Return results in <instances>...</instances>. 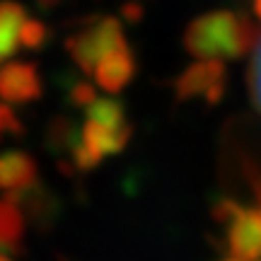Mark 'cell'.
Here are the masks:
<instances>
[{"label": "cell", "instance_id": "7", "mask_svg": "<svg viewBox=\"0 0 261 261\" xmlns=\"http://www.w3.org/2000/svg\"><path fill=\"white\" fill-rule=\"evenodd\" d=\"M130 126L123 123V126H104V123H97V121H85V126L80 128V140L83 145L94 158L102 162L104 158L109 155H119L126 150L130 140Z\"/></svg>", "mask_w": 261, "mask_h": 261}, {"label": "cell", "instance_id": "3", "mask_svg": "<svg viewBox=\"0 0 261 261\" xmlns=\"http://www.w3.org/2000/svg\"><path fill=\"white\" fill-rule=\"evenodd\" d=\"M121 46H128V44H126V37H123L121 22L116 17L94 19L65 41V48H68L70 58L85 75H92L94 65L99 63L107 54H112L114 48Z\"/></svg>", "mask_w": 261, "mask_h": 261}, {"label": "cell", "instance_id": "13", "mask_svg": "<svg viewBox=\"0 0 261 261\" xmlns=\"http://www.w3.org/2000/svg\"><path fill=\"white\" fill-rule=\"evenodd\" d=\"M249 94H252L254 107L261 112V39L254 48V58L249 65Z\"/></svg>", "mask_w": 261, "mask_h": 261}, {"label": "cell", "instance_id": "12", "mask_svg": "<svg viewBox=\"0 0 261 261\" xmlns=\"http://www.w3.org/2000/svg\"><path fill=\"white\" fill-rule=\"evenodd\" d=\"M46 39H48V27L41 19L27 17L22 22V27H19V46L37 51V48H41L46 44Z\"/></svg>", "mask_w": 261, "mask_h": 261}, {"label": "cell", "instance_id": "19", "mask_svg": "<svg viewBox=\"0 0 261 261\" xmlns=\"http://www.w3.org/2000/svg\"><path fill=\"white\" fill-rule=\"evenodd\" d=\"M0 261H10L8 256H5V254H0Z\"/></svg>", "mask_w": 261, "mask_h": 261}, {"label": "cell", "instance_id": "8", "mask_svg": "<svg viewBox=\"0 0 261 261\" xmlns=\"http://www.w3.org/2000/svg\"><path fill=\"white\" fill-rule=\"evenodd\" d=\"M39 181V167L34 158L22 150L0 152V191L15 194L34 187Z\"/></svg>", "mask_w": 261, "mask_h": 261}, {"label": "cell", "instance_id": "18", "mask_svg": "<svg viewBox=\"0 0 261 261\" xmlns=\"http://www.w3.org/2000/svg\"><path fill=\"white\" fill-rule=\"evenodd\" d=\"M39 5L41 8H54V5H58V0H39Z\"/></svg>", "mask_w": 261, "mask_h": 261}, {"label": "cell", "instance_id": "15", "mask_svg": "<svg viewBox=\"0 0 261 261\" xmlns=\"http://www.w3.org/2000/svg\"><path fill=\"white\" fill-rule=\"evenodd\" d=\"M22 133H24V126L19 121V116L10 109V104L0 102V136H22Z\"/></svg>", "mask_w": 261, "mask_h": 261}, {"label": "cell", "instance_id": "17", "mask_svg": "<svg viewBox=\"0 0 261 261\" xmlns=\"http://www.w3.org/2000/svg\"><path fill=\"white\" fill-rule=\"evenodd\" d=\"M252 10H254V15H256V19L261 22V0H252Z\"/></svg>", "mask_w": 261, "mask_h": 261}, {"label": "cell", "instance_id": "9", "mask_svg": "<svg viewBox=\"0 0 261 261\" xmlns=\"http://www.w3.org/2000/svg\"><path fill=\"white\" fill-rule=\"evenodd\" d=\"M27 19V10L15 0L0 3V63L12 58L19 48V27Z\"/></svg>", "mask_w": 261, "mask_h": 261}, {"label": "cell", "instance_id": "16", "mask_svg": "<svg viewBox=\"0 0 261 261\" xmlns=\"http://www.w3.org/2000/svg\"><path fill=\"white\" fill-rule=\"evenodd\" d=\"M252 184H254V191H256V196H259V201H261V177L259 174H252Z\"/></svg>", "mask_w": 261, "mask_h": 261}, {"label": "cell", "instance_id": "2", "mask_svg": "<svg viewBox=\"0 0 261 261\" xmlns=\"http://www.w3.org/2000/svg\"><path fill=\"white\" fill-rule=\"evenodd\" d=\"M215 220L227 230V247L234 259H261V208H244L232 198L218 201L213 208Z\"/></svg>", "mask_w": 261, "mask_h": 261}, {"label": "cell", "instance_id": "14", "mask_svg": "<svg viewBox=\"0 0 261 261\" xmlns=\"http://www.w3.org/2000/svg\"><path fill=\"white\" fill-rule=\"evenodd\" d=\"M70 104L73 107H80V109H87L90 104L97 99V92H94V85L87 83V80H75L73 87H70Z\"/></svg>", "mask_w": 261, "mask_h": 261}, {"label": "cell", "instance_id": "5", "mask_svg": "<svg viewBox=\"0 0 261 261\" xmlns=\"http://www.w3.org/2000/svg\"><path fill=\"white\" fill-rule=\"evenodd\" d=\"M44 92L37 65L24 61H10L0 65V99L8 104L37 102Z\"/></svg>", "mask_w": 261, "mask_h": 261}, {"label": "cell", "instance_id": "21", "mask_svg": "<svg viewBox=\"0 0 261 261\" xmlns=\"http://www.w3.org/2000/svg\"><path fill=\"white\" fill-rule=\"evenodd\" d=\"M259 261H261V259H259Z\"/></svg>", "mask_w": 261, "mask_h": 261}, {"label": "cell", "instance_id": "1", "mask_svg": "<svg viewBox=\"0 0 261 261\" xmlns=\"http://www.w3.org/2000/svg\"><path fill=\"white\" fill-rule=\"evenodd\" d=\"M261 29L244 12L211 10L196 17L184 32V48L198 61L203 58H227L240 61L256 48Z\"/></svg>", "mask_w": 261, "mask_h": 261}, {"label": "cell", "instance_id": "11", "mask_svg": "<svg viewBox=\"0 0 261 261\" xmlns=\"http://www.w3.org/2000/svg\"><path fill=\"white\" fill-rule=\"evenodd\" d=\"M87 119L90 121H97V123H104V126H123L126 121V109H123V104L119 99H114V97H97L87 109Z\"/></svg>", "mask_w": 261, "mask_h": 261}, {"label": "cell", "instance_id": "4", "mask_svg": "<svg viewBox=\"0 0 261 261\" xmlns=\"http://www.w3.org/2000/svg\"><path fill=\"white\" fill-rule=\"evenodd\" d=\"M225 87H227V70L223 61L203 58L196 61L177 77L174 94L179 102H191V99H203L205 104L223 102Z\"/></svg>", "mask_w": 261, "mask_h": 261}, {"label": "cell", "instance_id": "6", "mask_svg": "<svg viewBox=\"0 0 261 261\" xmlns=\"http://www.w3.org/2000/svg\"><path fill=\"white\" fill-rule=\"evenodd\" d=\"M94 83L97 87H102L104 92H121L126 85H130V80L136 77V56L128 46L114 48L112 54L94 65Z\"/></svg>", "mask_w": 261, "mask_h": 261}, {"label": "cell", "instance_id": "20", "mask_svg": "<svg viewBox=\"0 0 261 261\" xmlns=\"http://www.w3.org/2000/svg\"><path fill=\"white\" fill-rule=\"evenodd\" d=\"M225 261H242V259H234V256H232V259H225Z\"/></svg>", "mask_w": 261, "mask_h": 261}, {"label": "cell", "instance_id": "10", "mask_svg": "<svg viewBox=\"0 0 261 261\" xmlns=\"http://www.w3.org/2000/svg\"><path fill=\"white\" fill-rule=\"evenodd\" d=\"M24 234V215L15 201L0 198V249L17 252Z\"/></svg>", "mask_w": 261, "mask_h": 261}]
</instances>
